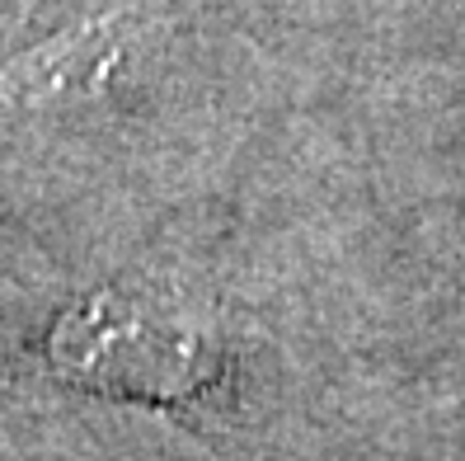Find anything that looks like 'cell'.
I'll return each mask as SVG.
<instances>
[{"label":"cell","instance_id":"obj_1","mask_svg":"<svg viewBox=\"0 0 465 461\" xmlns=\"http://www.w3.org/2000/svg\"><path fill=\"white\" fill-rule=\"evenodd\" d=\"M52 358L90 391L179 410L226 382L231 344L179 296L104 292L57 325Z\"/></svg>","mask_w":465,"mask_h":461}]
</instances>
